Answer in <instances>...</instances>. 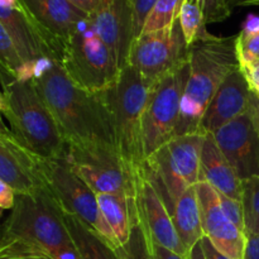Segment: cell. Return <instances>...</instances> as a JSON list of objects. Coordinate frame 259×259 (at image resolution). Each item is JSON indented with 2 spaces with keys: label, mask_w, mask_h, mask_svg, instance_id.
<instances>
[{
  "label": "cell",
  "mask_w": 259,
  "mask_h": 259,
  "mask_svg": "<svg viewBox=\"0 0 259 259\" xmlns=\"http://www.w3.org/2000/svg\"><path fill=\"white\" fill-rule=\"evenodd\" d=\"M0 62L2 75L13 80H33L35 76V67L24 60L17 46L12 40L4 28L0 27Z\"/></svg>",
  "instance_id": "23"
},
{
  "label": "cell",
  "mask_w": 259,
  "mask_h": 259,
  "mask_svg": "<svg viewBox=\"0 0 259 259\" xmlns=\"http://www.w3.org/2000/svg\"><path fill=\"white\" fill-rule=\"evenodd\" d=\"M185 0H157L144 22L142 33L156 32L172 27L179 20Z\"/></svg>",
  "instance_id": "26"
},
{
  "label": "cell",
  "mask_w": 259,
  "mask_h": 259,
  "mask_svg": "<svg viewBox=\"0 0 259 259\" xmlns=\"http://www.w3.org/2000/svg\"><path fill=\"white\" fill-rule=\"evenodd\" d=\"M189 61V46L180 23L156 32L142 33L133 42L128 65L143 77L156 81Z\"/></svg>",
  "instance_id": "10"
},
{
  "label": "cell",
  "mask_w": 259,
  "mask_h": 259,
  "mask_svg": "<svg viewBox=\"0 0 259 259\" xmlns=\"http://www.w3.org/2000/svg\"><path fill=\"white\" fill-rule=\"evenodd\" d=\"M45 259H51V258H45Z\"/></svg>",
  "instance_id": "42"
},
{
  "label": "cell",
  "mask_w": 259,
  "mask_h": 259,
  "mask_svg": "<svg viewBox=\"0 0 259 259\" xmlns=\"http://www.w3.org/2000/svg\"><path fill=\"white\" fill-rule=\"evenodd\" d=\"M242 68V67H240ZM249 83L250 91L259 98V63L242 68Z\"/></svg>",
  "instance_id": "33"
},
{
  "label": "cell",
  "mask_w": 259,
  "mask_h": 259,
  "mask_svg": "<svg viewBox=\"0 0 259 259\" xmlns=\"http://www.w3.org/2000/svg\"><path fill=\"white\" fill-rule=\"evenodd\" d=\"M153 82L126 65L113 85L101 91L113 120L116 148L129 162L139 167L146 159L142 125L147 98Z\"/></svg>",
  "instance_id": "5"
},
{
  "label": "cell",
  "mask_w": 259,
  "mask_h": 259,
  "mask_svg": "<svg viewBox=\"0 0 259 259\" xmlns=\"http://www.w3.org/2000/svg\"><path fill=\"white\" fill-rule=\"evenodd\" d=\"M187 259H206L204 249H202L201 240L192 247V249L189 252V255H187Z\"/></svg>",
  "instance_id": "39"
},
{
  "label": "cell",
  "mask_w": 259,
  "mask_h": 259,
  "mask_svg": "<svg viewBox=\"0 0 259 259\" xmlns=\"http://www.w3.org/2000/svg\"><path fill=\"white\" fill-rule=\"evenodd\" d=\"M190 77L189 61L152 85L143 113L144 157L151 156L176 136L181 103ZM146 161V159H144Z\"/></svg>",
  "instance_id": "8"
},
{
  "label": "cell",
  "mask_w": 259,
  "mask_h": 259,
  "mask_svg": "<svg viewBox=\"0 0 259 259\" xmlns=\"http://www.w3.org/2000/svg\"><path fill=\"white\" fill-rule=\"evenodd\" d=\"M15 199H17V194L14 192V190L0 181V206L2 209H13L15 205Z\"/></svg>",
  "instance_id": "32"
},
{
  "label": "cell",
  "mask_w": 259,
  "mask_h": 259,
  "mask_svg": "<svg viewBox=\"0 0 259 259\" xmlns=\"http://www.w3.org/2000/svg\"><path fill=\"white\" fill-rule=\"evenodd\" d=\"M200 182H207L219 194L227 195L235 200H242L243 181L220 151L212 133L205 134L200 166Z\"/></svg>",
  "instance_id": "18"
},
{
  "label": "cell",
  "mask_w": 259,
  "mask_h": 259,
  "mask_svg": "<svg viewBox=\"0 0 259 259\" xmlns=\"http://www.w3.org/2000/svg\"><path fill=\"white\" fill-rule=\"evenodd\" d=\"M249 113L252 115L253 123H254L255 128H257L258 136H259V98L257 95L252 93L250 95V104H249Z\"/></svg>",
  "instance_id": "38"
},
{
  "label": "cell",
  "mask_w": 259,
  "mask_h": 259,
  "mask_svg": "<svg viewBox=\"0 0 259 259\" xmlns=\"http://www.w3.org/2000/svg\"><path fill=\"white\" fill-rule=\"evenodd\" d=\"M179 23L187 46H191L192 43L209 38L211 35L206 29L207 23L201 9L189 0H185L182 5Z\"/></svg>",
  "instance_id": "25"
},
{
  "label": "cell",
  "mask_w": 259,
  "mask_h": 259,
  "mask_svg": "<svg viewBox=\"0 0 259 259\" xmlns=\"http://www.w3.org/2000/svg\"><path fill=\"white\" fill-rule=\"evenodd\" d=\"M157 0H133L134 14H136V33L137 38L142 34L144 22L148 17L149 12L152 10ZM136 38V39H137Z\"/></svg>",
  "instance_id": "31"
},
{
  "label": "cell",
  "mask_w": 259,
  "mask_h": 259,
  "mask_svg": "<svg viewBox=\"0 0 259 259\" xmlns=\"http://www.w3.org/2000/svg\"><path fill=\"white\" fill-rule=\"evenodd\" d=\"M249 83L242 68L233 71L209 104L201 121V132L215 133L223 125L249 110Z\"/></svg>",
  "instance_id": "16"
},
{
  "label": "cell",
  "mask_w": 259,
  "mask_h": 259,
  "mask_svg": "<svg viewBox=\"0 0 259 259\" xmlns=\"http://www.w3.org/2000/svg\"><path fill=\"white\" fill-rule=\"evenodd\" d=\"M190 77L181 103L176 136L201 132V121L209 104L225 78L240 67L237 35L197 40L189 46ZM175 136V137H176Z\"/></svg>",
  "instance_id": "2"
},
{
  "label": "cell",
  "mask_w": 259,
  "mask_h": 259,
  "mask_svg": "<svg viewBox=\"0 0 259 259\" xmlns=\"http://www.w3.org/2000/svg\"><path fill=\"white\" fill-rule=\"evenodd\" d=\"M119 254L121 259H153L141 223L133 229L128 243L119 248Z\"/></svg>",
  "instance_id": "28"
},
{
  "label": "cell",
  "mask_w": 259,
  "mask_h": 259,
  "mask_svg": "<svg viewBox=\"0 0 259 259\" xmlns=\"http://www.w3.org/2000/svg\"><path fill=\"white\" fill-rule=\"evenodd\" d=\"M237 53L240 67L259 63V17L249 15L237 34Z\"/></svg>",
  "instance_id": "24"
},
{
  "label": "cell",
  "mask_w": 259,
  "mask_h": 259,
  "mask_svg": "<svg viewBox=\"0 0 259 259\" xmlns=\"http://www.w3.org/2000/svg\"><path fill=\"white\" fill-rule=\"evenodd\" d=\"M63 219L81 259H121L119 249L78 218L63 212Z\"/></svg>",
  "instance_id": "22"
},
{
  "label": "cell",
  "mask_w": 259,
  "mask_h": 259,
  "mask_svg": "<svg viewBox=\"0 0 259 259\" xmlns=\"http://www.w3.org/2000/svg\"><path fill=\"white\" fill-rule=\"evenodd\" d=\"M45 174L48 191L65 214L85 223L111 245L119 249L115 235L109 228L98 202L96 192L61 158H45Z\"/></svg>",
  "instance_id": "9"
},
{
  "label": "cell",
  "mask_w": 259,
  "mask_h": 259,
  "mask_svg": "<svg viewBox=\"0 0 259 259\" xmlns=\"http://www.w3.org/2000/svg\"><path fill=\"white\" fill-rule=\"evenodd\" d=\"M2 83L0 110L13 136L43 158L63 157L66 142L34 81L2 75Z\"/></svg>",
  "instance_id": "3"
},
{
  "label": "cell",
  "mask_w": 259,
  "mask_h": 259,
  "mask_svg": "<svg viewBox=\"0 0 259 259\" xmlns=\"http://www.w3.org/2000/svg\"><path fill=\"white\" fill-rule=\"evenodd\" d=\"M189 2L194 3L201 9L207 24L224 22L233 12L227 0H189Z\"/></svg>",
  "instance_id": "29"
},
{
  "label": "cell",
  "mask_w": 259,
  "mask_h": 259,
  "mask_svg": "<svg viewBox=\"0 0 259 259\" xmlns=\"http://www.w3.org/2000/svg\"><path fill=\"white\" fill-rule=\"evenodd\" d=\"M63 159L96 194L137 197L142 167L109 143L66 144Z\"/></svg>",
  "instance_id": "6"
},
{
  "label": "cell",
  "mask_w": 259,
  "mask_h": 259,
  "mask_svg": "<svg viewBox=\"0 0 259 259\" xmlns=\"http://www.w3.org/2000/svg\"><path fill=\"white\" fill-rule=\"evenodd\" d=\"M68 2L72 3L75 7H77L78 9L82 10L83 13H86L90 17L96 10L100 0H68Z\"/></svg>",
  "instance_id": "37"
},
{
  "label": "cell",
  "mask_w": 259,
  "mask_h": 259,
  "mask_svg": "<svg viewBox=\"0 0 259 259\" xmlns=\"http://www.w3.org/2000/svg\"><path fill=\"white\" fill-rule=\"evenodd\" d=\"M33 18L61 39L71 37L89 15L68 0H20Z\"/></svg>",
  "instance_id": "17"
},
{
  "label": "cell",
  "mask_w": 259,
  "mask_h": 259,
  "mask_svg": "<svg viewBox=\"0 0 259 259\" xmlns=\"http://www.w3.org/2000/svg\"><path fill=\"white\" fill-rule=\"evenodd\" d=\"M137 202L142 229L147 242L156 243L182 257H187L189 252L177 234L171 212L157 194L156 189L144 177L143 172L139 181Z\"/></svg>",
  "instance_id": "15"
},
{
  "label": "cell",
  "mask_w": 259,
  "mask_h": 259,
  "mask_svg": "<svg viewBox=\"0 0 259 259\" xmlns=\"http://www.w3.org/2000/svg\"><path fill=\"white\" fill-rule=\"evenodd\" d=\"M201 244H202V249H204L205 257H206V259H230L225 254H223L222 252H219V250L212 245V243L210 242L206 237L202 238Z\"/></svg>",
  "instance_id": "36"
},
{
  "label": "cell",
  "mask_w": 259,
  "mask_h": 259,
  "mask_svg": "<svg viewBox=\"0 0 259 259\" xmlns=\"http://www.w3.org/2000/svg\"><path fill=\"white\" fill-rule=\"evenodd\" d=\"M244 259H259V234L247 237Z\"/></svg>",
  "instance_id": "35"
},
{
  "label": "cell",
  "mask_w": 259,
  "mask_h": 259,
  "mask_svg": "<svg viewBox=\"0 0 259 259\" xmlns=\"http://www.w3.org/2000/svg\"><path fill=\"white\" fill-rule=\"evenodd\" d=\"M57 65L72 82L91 93L106 90L120 73L118 63L94 29L90 18L62 39Z\"/></svg>",
  "instance_id": "7"
},
{
  "label": "cell",
  "mask_w": 259,
  "mask_h": 259,
  "mask_svg": "<svg viewBox=\"0 0 259 259\" xmlns=\"http://www.w3.org/2000/svg\"><path fill=\"white\" fill-rule=\"evenodd\" d=\"M219 194V192H218ZM220 205L224 211L225 217L245 234V224H244V209H243L242 200H235L227 195L219 194Z\"/></svg>",
  "instance_id": "30"
},
{
  "label": "cell",
  "mask_w": 259,
  "mask_h": 259,
  "mask_svg": "<svg viewBox=\"0 0 259 259\" xmlns=\"http://www.w3.org/2000/svg\"><path fill=\"white\" fill-rule=\"evenodd\" d=\"M148 244L153 259H187V257H182V255L171 252V250L166 249V248L161 247L156 243H148Z\"/></svg>",
  "instance_id": "34"
},
{
  "label": "cell",
  "mask_w": 259,
  "mask_h": 259,
  "mask_svg": "<svg viewBox=\"0 0 259 259\" xmlns=\"http://www.w3.org/2000/svg\"><path fill=\"white\" fill-rule=\"evenodd\" d=\"M245 237L259 234V176L243 181Z\"/></svg>",
  "instance_id": "27"
},
{
  "label": "cell",
  "mask_w": 259,
  "mask_h": 259,
  "mask_svg": "<svg viewBox=\"0 0 259 259\" xmlns=\"http://www.w3.org/2000/svg\"><path fill=\"white\" fill-rule=\"evenodd\" d=\"M176 232L187 252L204 238L196 186H192L180 197L171 214Z\"/></svg>",
  "instance_id": "21"
},
{
  "label": "cell",
  "mask_w": 259,
  "mask_h": 259,
  "mask_svg": "<svg viewBox=\"0 0 259 259\" xmlns=\"http://www.w3.org/2000/svg\"><path fill=\"white\" fill-rule=\"evenodd\" d=\"M196 192L204 237L230 259H244L247 237L225 217L217 190L207 182H199Z\"/></svg>",
  "instance_id": "14"
},
{
  "label": "cell",
  "mask_w": 259,
  "mask_h": 259,
  "mask_svg": "<svg viewBox=\"0 0 259 259\" xmlns=\"http://www.w3.org/2000/svg\"><path fill=\"white\" fill-rule=\"evenodd\" d=\"M99 37L110 50L119 68L128 65L129 53L137 38L133 0H100L90 15Z\"/></svg>",
  "instance_id": "12"
},
{
  "label": "cell",
  "mask_w": 259,
  "mask_h": 259,
  "mask_svg": "<svg viewBox=\"0 0 259 259\" xmlns=\"http://www.w3.org/2000/svg\"><path fill=\"white\" fill-rule=\"evenodd\" d=\"M242 181L259 176V136L249 110L212 133Z\"/></svg>",
  "instance_id": "13"
},
{
  "label": "cell",
  "mask_w": 259,
  "mask_h": 259,
  "mask_svg": "<svg viewBox=\"0 0 259 259\" xmlns=\"http://www.w3.org/2000/svg\"><path fill=\"white\" fill-rule=\"evenodd\" d=\"M205 134L206 133L176 136L166 144L172 166L190 187L196 186L200 182V166Z\"/></svg>",
  "instance_id": "20"
},
{
  "label": "cell",
  "mask_w": 259,
  "mask_h": 259,
  "mask_svg": "<svg viewBox=\"0 0 259 259\" xmlns=\"http://www.w3.org/2000/svg\"><path fill=\"white\" fill-rule=\"evenodd\" d=\"M3 234L25 240L51 259H81L63 211L50 192L17 195Z\"/></svg>",
  "instance_id": "4"
},
{
  "label": "cell",
  "mask_w": 259,
  "mask_h": 259,
  "mask_svg": "<svg viewBox=\"0 0 259 259\" xmlns=\"http://www.w3.org/2000/svg\"><path fill=\"white\" fill-rule=\"evenodd\" d=\"M0 181L17 195L50 192L45 158L23 146L4 124L0 132Z\"/></svg>",
  "instance_id": "11"
},
{
  "label": "cell",
  "mask_w": 259,
  "mask_h": 259,
  "mask_svg": "<svg viewBox=\"0 0 259 259\" xmlns=\"http://www.w3.org/2000/svg\"><path fill=\"white\" fill-rule=\"evenodd\" d=\"M0 259H34V258H0Z\"/></svg>",
  "instance_id": "41"
},
{
  "label": "cell",
  "mask_w": 259,
  "mask_h": 259,
  "mask_svg": "<svg viewBox=\"0 0 259 259\" xmlns=\"http://www.w3.org/2000/svg\"><path fill=\"white\" fill-rule=\"evenodd\" d=\"M66 144L115 143L113 120L103 93H91L71 81L52 61L38 63L33 78Z\"/></svg>",
  "instance_id": "1"
},
{
  "label": "cell",
  "mask_w": 259,
  "mask_h": 259,
  "mask_svg": "<svg viewBox=\"0 0 259 259\" xmlns=\"http://www.w3.org/2000/svg\"><path fill=\"white\" fill-rule=\"evenodd\" d=\"M227 3L232 10L238 7H250V5L259 7V0H227Z\"/></svg>",
  "instance_id": "40"
},
{
  "label": "cell",
  "mask_w": 259,
  "mask_h": 259,
  "mask_svg": "<svg viewBox=\"0 0 259 259\" xmlns=\"http://www.w3.org/2000/svg\"><path fill=\"white\" fill-rule=\"evenodd\" d=\"M96 195L99 207L109 228L115 235L119 247H123L128 243L134 228L141 223L137 197L113 194Z\"/></svg>",
  "instance_id": "19"
}]
</instances>
